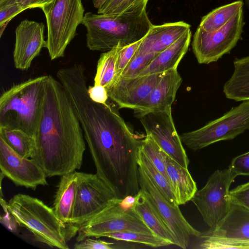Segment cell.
I'll return each instance as SVG.
<instances>
[{"mask_svg":"<svg viewBox=\"0 0 249 249\" xmlns=\"http://www.w3.org/2000/svg\"><path fill=\"white\" fill-rule=\"evenodd\" d=\"M244 25L242 9L217 30L207 32L198 26L192 44L197 62L208 64L230 53L241 39Z\"/></svg>","mask_w":249,"mask_h":249,"instance_id":"8fae6325","label":"cell"},{"mask_svg":"<svg viewBox=\"0 0 249 249\" xmlns=\"http://www.w3.org/2000/svg\"><path fill=\"white\" fill-rule=\"evenodd\" d=\"M230 195L232 203L249 209V181L231 190Z\"/></svg>","mask_w":249,"mask_h":249,"instance_id":"836d02e7","label":"cell"},{"mask_svg":"<svg viewBox=\"0 0 249 249\" xmlns=\"http://www.w3.org/2000/svg\"><path fill=\"white\" fill-rule=\"evenodd\" d=\"M10 21H7L6 22L3 23L2 24L0 25V36L1 37L2 34L6 28L8 24Z\"/></svg>","mask_w":249,"mask_h":249,"instance_id":"b9f144b4","label":"cell"},{"mask_svg":"<svg viewBox=\"0 0 249 249\" xmlns=\"http://www.w3.org/2000/svg\"><path fill=\"white\" fill-rule=\"evenodd\" d=\"M139 183L140 190L173 234L176 245L183 249L188 248L191 241L199 236L201 232L189 224L178 206L172 205L164 198L140 166Z\"/></svg>","mask_w":249,"mask_h":249,"instance_id":"4fadbf2b","label":"cell"},{"mask_svg":"<svg viewBox=\"0 0 249 249\" xmlns=\"http://www.w3.org/2000/svg\"><path fill=\"white\" fill-rule=\"evenodd\" d=\"M24 10L17 3L7 4L0 7V25L11 21L12 19Z\"/></svg>","mask_w":249,"mask_h":249,"instance_id":"d590c367","label":"cell"},{"mask_svg":"<svg viewBox=\"0 0 249 249\" xmlns=\"http://www.w3.org/2000/svg\"><path fill=\"white\" fill-rule=\"evenodd\" d=\"M104 237L112 238L117 241L143 244L154 248L172 245L169 241L153 233L123 231L107 233Z\"/></svg>","mask_w":249,"mask_h":249,"instance_id":"f1b7e54d","label":"cell"},{"mask_svg":"<svg viewBox=\"0 0 249 249\" xmlns=\"http://www.w3.org/2000/svg\"><path fill=\"white\" fill-rule=\"evenodd\" d=\"M107 0H92L94 7L97 9Z\"/></svg>","mask_w":249,"mask_h":249,"instance_id":"60d3db41","label":"cell"},{"mask_svg":"<svg viewBox=\"0 0 249 249\" xmlns=\"http://www.w3.org/2000/svg\"><path fill=\"white\" fill-rule=\"evenodd\" d=\"M182 80L177 68L165 72L150 94L134 109L135 114L171 107Z\"/></svg>","mask_w":249,"mask_h":249,"instance_id":"ac0fdd59","label":"cell"},{"mask_svg":"<svg viewBox=\"0 0 249 249\" xmlns=\"http://www.w3.org/2000/svg\"><path fill=\"white\" fill-rule=\"evenodd\" d=\"M88 93L90 99L98 103L106 104L109 98L106 88L101 85L88 87Z\"/></svg>","mask_w":249,"mask_h":249,"instance_id":"8d00e7d4","label":"cell"},{"mask_svg":"<svg viewBox=\"0 0 249 249\" xmlns=\"http://www.w3.org/2000/svg\"><path fill=\"white\" fill-rule=\"evenodd\" d=\"M31 159L47 177L62 176L79 169L86 143L73 107L61 83L48 75L41 120Z\"/></svg>","mask_w":249,"mask_h":249,"instance_id":"7a4b0ae2","label":"cell"},{"mask_svg":"<svg viewBox=\"0 0 249 249\" xmlns=\"http://www.w3.org/2000/svg\"><path fill=\"white\" fill-rule=\"evenodd\" d=\"M164 73L120 77L106 88L108 97L120 108L134 109L150 94Z\"/></svg>","mask_w":249,"mask_h":249,"instance_id":"2e32d148","label":"cell"},{"mask_svg":"<svg viewBox=\"0 0 249 249\" xmlns=\"http://www.w3.org/2000/svg\"><path fill=\"white\" fill-rule=\"evenodd\" d=\"M5 206L15 221L29 231L38 242L52 248H69L68 226L60 220L53 208L22 194L15 195Z\"/></svg>","mask_w":249,"mask_h":249,"instance_id":"5b68a950","label":"cell"},{"mask_svg":"<svg viewBox=\"0 0 249 249\" xmlns=\"http://www.w3.org/2000/svg\"><path fill=\"white\" fill-rule=\"evenodd\" d=\"M133 207L125 205L123 198L113 199L104 209L79 226L76 242L88 237L97 238L118 231L153 233Z\"/></svg>","mask_w":249,"mask_h":249,"instance_id":"52a82bcc","label":"cell"},{"mask_svg":"<svg viewBox=\"0 0 249 249\" xmlns=\"http://www.w3.org/2000/svg\"><path fill=\"white\" fill-rule=\"evenodd\" d=\"M142 38L135 42L121 47L119 53L116 73L114 81L120 77L122 71L132 59L142 42Z\"/></svg>","mask_w":249,"mask_h":249,"instance_id":"d6a6232c","label":"cell"},{"mask_svg":"<svg viewBox=\"0 0 249 249\" xmlns=\"http://www.w3.org/2000/svg\"><path fill=\"white\" fill-rule=\"evenodd\" d=\"M148 0H142L118 14L86 13L82 24L87 29V47L105 52L142 38L153 25L146 11Z\"/></svg>","mask_w":249,"mask_h":249,"instance_id":"3957f363","label":"cell"},{"mask_svg":"<svg viewBox=\"0 0 249 249\" xmlns=\"http://www.w3.org/2000/svg\"><path fill=\"white\" fill-rule=\"evenodd\" d=\"M10 0H0V6H2L6 4Z\"/></svg>","mask_w":249,"mask_h":249,"instance_id":"7bdbcfd3","label":"cell"},{"mask_svg":"<svg viewBox=\"0 0 249 249\" xmlns=\"http://www.w3.org/2000/svg\"><path fill=\"white\" fill-rule=\"evenodd\" d=\"M48 75L30 78L4 91L0 97V127L35 137L41 120Z\"/></svg>","mask_w":249,"mask_h":249,"instance_id":"277c9868","label":"cell"},{"mask_svg":"<svg viewBox=\"0 0 249 249\" xmlns=\"http://www.w3.org/2000/svg\"><path fill=\"white\" fill-rule=\"evenodd\" d=\"M78 185V172L61 176L53 202L58 217L69 228L71 224Z\"/></svg>","mask_w":249,"mask_h":249,"instance_id":"7402d4cb","label":"cell"},{"mask_svg":"<svg viewBox=\"0 0 249 249\" xmlns=\"http://www.w3.org/2000/svg\"><path fill=\"white\" fill-rule=\"evenodd\" d=\"M140 147L155 167L169 182L166 169L165 158L167 154L151 135H146L145 137L142 140Z\"/></svg>","mask_w":249,"mask_h":249,"instance_id":"f546056e","label":"cell"},{"mask_svg":"<svg viewBox=\"0 0 249 249\" xmlns=\"http://www.w3.org/2000/svg\"><path fill=\"white\" fill-rule=\"evenodd\" d=\"M191 36V31L189 30L172 45L159 53L138 76L163 73L178 68L188 51Z\"/></svg>","mask_w":249,"mask_h":249,"instance_id":"ffe728a7","label":"cell"},{"mask_svg":"<svg viewBox=\"0 0 249 249\" xmlns=\"http://www.w3.org/2000/svg\"><path fill=\"white\" fill-rule=\"evenodd\" d=\"M243 2L239 0L217 7L204 16L199 27L207 32L220 28L243 9Z\"/></svg>","mask_w":249,"mask_h":249,"instance_id":"d4e9b609","label":"cell"},{"mask_svg":"<svg viewBox=\"0 0 249 249\" xmlns=\"http://www.w3.org/2000/svg\"><path fill=\"white\" fill-rule=\"evenodd\" d=\"M142 0H125L118 7H117L112 14H120L131 6L135 5Z\"/></svg>","mask_w":249,"mask_h":249,"instance_id":"ab89813d","label":"cell"},{"mask_svg":"<svg viewBox=\"0 0 249 249\" xmlns=\"http://www.w3.org/2000/svg\"><path fill=\"white\" fill-rule=\"evenodd\" d=\"M44 28L43 23L28 19L21 21L16 27L13 52L14 63L16 69L21 71L28 70L42 49L46 48Z\"/></svg>","mask_w":249,"mask_h":249,"instance_id":"e0dca14e","label":"cell"},{"mask_svg":"<svg viewBox=\"0 0 249 249\" xmlns=\"http://www.w3.org/2000/svg\"><path fill=\"white\" fill-rule=\"evenodd\" d=\"M115 193L96 174L78 172V185L69 230L72 236L79 226L104 209Z\"/></svg>","mask_w":249,"mask_h":249,"instance_id":"7c38bea8","label":"cell"},{"mask_svg":"<svg viewBox=\"0 0 249 249\" xmlns=\"http://www.w3.org/2000/svg\"><path fill=\"white\" fill-rule=\"evenodd\" d=\"M237 176L229 167L215 170L191 200L211 229L214 228L230 211L232 204L230 187Z\"/></svg>","mask_w":249,"mask_h":249,"instance_id":"9c48e42d","label":"cell"},{"mask_svg":"<svg viewBox=\"0 0 249 249\" xmlns=\"http://www.w3.org/2000/svg\"><path fill=\"white\" fill-rule=\"evenodd\" d=\"M41 9L47 23L46 48L50 57L52 60L63 57L83 21L85 9L82 0H53Z\"/></svg>","mask_w":249,"mask_h":249,"instance_id":"8992f818","label":"cell"},{"mask_svg":"<svg viewBox=\"0 0 249 249\" xmlns=\"http://www.w3.org/2000/svg\"><path fill=\"white\" fill-rule=\"evenodd\" d=\"M0 138L19 155L32 158L36 148L35 137L21 130L0 127Z\"/></svg>","mask_w":249,"mask_h":249,"instance_id":"4316f807","label":"cell"},{"mask_svg":"<svg viewBox=\"0 0 249 249\" xmlns=\"http://www.w3.org/2000/svg\"><path fill=\"white\" fill-rule=\"evenodd\" d=\"M125 0H107L97 10L98 14H112Z\"/></svg>","mask_w":249,"mask_h":249,"instance_id":"f35d334b","label":"cell"},{"mask_svg":"<svg viewBox=\"0 0 249 249\" xmlns=\"http://www.w3.org/2000/svg\"><path fill=\"white\" fill-rule=\"evenodd\" d=\"M146 135H150L164 152L183 167L189 160L174 123L171 107L159 111L136 114Z\"/></svg>","mask_w":249,"mask_h":249,"instance_id":"5bb4252c","label":"cell"},{"mask_svg":"<svg viewBox=\"0 0 249 249\" xmlns=\"http://www.w3.org/2000/svg\"><path fill=\"white\" fill-rule=\"evenodd\" d=\"M53 0H10L5 5L16 2L18 3L24 10L35 8L41 9L44 6L50 3Z\"/></svg>","mask_w":249,"mask_h":249,"instance_id":"74e56055","label":"cell"},{"mask_svg":"<svg viewBox=\"0 0 249 249\" xmlns=\"http://www.w3.org/2000/svg\"><path fill=\"white\" fill-rule=\"evenodd\" d=\"M1 174L17 186L36 189L47 184L42 168L33 159L24 158L14 151L0 138Z\"/></svg>","mask_w":249,"mask_h":249,"instance_id":"9a60e30c","label":"cell"},{"mask_svg":"<svg viewBox=\"0 0 249 249\" xmlns=\"http://www.w3.org/2000/svg\"><path fill=\"white\" fill-rule=\"evenodd\" d=\"M158 54H135L120 77H133L138 76L150 64Z\"/></svg>","mask_w":249,"mask_h":249,"instance_id":"4dcf8cb0","label":"cell"},{"mask_svg":"<svg viewBox=\"0 0 249 249\" xmlns=\"http://www.w3.org/2000/svg\"><path fill=\"white\" fill-rule=\"evenodd\" d=\"M233 72L223 86L227 99L236 102L249 100V55L233 61Z\"/></svg>","mask_w":249,"mask_h":249,"instance_id":"603a6c76","label":"cell"},{"mask_svg":"<svg viewBox=\"0 0 249 249\" xmlns=\"http://www.w3.org/2000/svg\"><path fill=\"white\" fill-rule=\"evenodd\" d=\"M190 27V24L183 21L153 25L135 54L159 53L172 45Z\"/></svg>","mask_w":249,"mask_h":249,"instance_id":"d6986e66","label":"cell"},{"mask_svg":"<svg viewBox=\"0 0 249 249\" xmlns=\"http://www.w3.org/2000/svg\"><path fill=\"white\" fill-rule=\"evenodd\" d=\"M69 99L82 127L96 174L123 198L140 191L137 153L140 139L108 104L92 101L88 88L73 91Z\"/></svg>","mask_w":249,"mask_h":249,"instance_id":"6da1fadb","label":"cell"},{"mask_svg":"<svg viewBox=\"0 0 249 249\" xmlns=\"http://www.w3.org/2000/svg\"><path fill=\"white\" fill-rule=\"evenodd\" d=\"M137 159L138 166L142 168L164 198L172 205L179 206L177 203L170 183L155 167L140 147L137 153Z\"/></svg>","mask_w":249,"mask_h":249,"instance_id":"83f0119b","label":"cell"},{"mask_svg":"<svg viewBox=\"0 0 249 249\" xmlns=\"http://www.w3.org/2000/svg\"><path fill=\"white\" fill-rule=\"evenodd\" d=\"M133 208L153 234L176 245L172 232L141 190Z\"/></svg>","mask_w":249,"mask_h":249,"instance_id":"cb8c5ba5","label":"cell"},{"mask_svg":"<svg viewBox=\"0 0 249 249\" xmlns=\"http://www.w3.org/2000/svg\"><path fill=\"white\" fill-rule=\"evenodd\" d=\"M246 1L248 7H249V0H246Z\"/></svg>","mask_w":249,"mask_h":249,"instance_id":"ee69618b","label":"cell"},{"mask_svg":"<svg viewBox=\"0 0 249 249\" xmlns=\"http://www.w3.org/2000/svg\"><path fill=\"white\" fill-rule=\"evenodd\" d=\"M249 129V100L232 107L220 117L196 130L182 133L181 140L196 151L214 143L231 140Z\"/></svg>","mask_w":249,"mask_h":249,"instance_id":"ba28073f","label":"cell"},{"mask_svg":"<svg viewBox=\"0 0 249 249\" xmlns=\"http://www.w3.org/2000/svg\"><path fill=\"white\" fill-rule=\"evenodd\" d=\"M201 249H249V209L232 203L225 217L213 228L201 234Z\"/></svg>","mask_w":249,"mask_h":249,"instance_id":"30bf717a","label":"cell"},{"mask_svg":"<svg viewBox=\"0 0 249 249\" xmlns=\"http://www.w3.org/2000/svg\"><path fill=\"white\" fill-rule=\"evenodd\" d=\"M229 167L237 176H249V151L234 158Z\"/></svg>","mask_w":249,"mask_h":249,"instance_id":"e575fe53","label":"cell"},{"mask_svg":"<svg viewBox=\"0 0 249 249\" xmlns=\"http://www.w3.org/2000/svg\"><path fill=\"white\" fill-rule=\"evenodd\" d=\"M121 47L120 44H118L100 55L97 62L94 85H101L107 88L113 82L116 76L118 55Z\"/></svg>","mask_w":249,"mask_h":249,"instance_id":"484cf974","label":"cell"},{"mask_svg":"<svg viewBox=\"0 0 249 249\" xmlns=\"http://www.w3.org/2000/svg\"><path fill=\"white\" fill-rule=\"evenodd\" d=\"M129 242L118 241V243L106 242L100 239H93L88 237L82 241L76 242L75 249H114L132 248Z\"/></svg>","mask_w":249,"mask_h":249,"instance_id":"1f68e13d","label":"cell"},{"mask_svg":"<svg viewBox=\"0 0 249 249\" xmlns=\"http://www.w3.org/2000/svg\"><path fill=\"white\" fill-rule=\"evenodd\" d=\"M166 169L173 194L178 205L191 201L197 191L196 182L188 169L166 155Z\"/></svg>","mask_w":249,"mask_h":249,"instance_id":"44dd1931","label":"cell"}]
</instances>
